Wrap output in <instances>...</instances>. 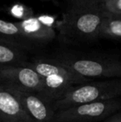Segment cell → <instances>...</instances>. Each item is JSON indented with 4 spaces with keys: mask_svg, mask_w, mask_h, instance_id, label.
<instances>
[{
    "mask_svg": "<svg viewBox=\"0 0 121 122\" xmlns=\"http://www.w3.org/2000/svg\"><path fill=\"white\" fill-rule=\"evenodd\" d=\"M0 40L13 44L23 51L34 48L35 45L23 33L17 23H10L0 19Z\"/></svg>",
    "mask_w": 121,
    "mask_h": 122,
    "instance_id": "obj_10",
    "label": "cell"
},
{
    "mask_svg": "<svg viewBox=\"0 0 121 122\" xmlns=\"http://www.w3.org/2000/svg\"><path fill=\"white\" fill-rule=\"evenodd\" d=\"M0 85L40 95L43 91V77L25 65L5 66L0 68Z\"/></svg>",
    "mask_w": 121,
    "mask_h": 122,
    "instance_id": "obj_5",
    "label": "cell"
},
{
    "mask_svg": "<svg viewBox=\"0 0 121 122\" xmlns=\"http://www.w3.org/2000/svg\"><path fill=\"white\" fill-rule=\"evenodd\" d=\"M121 110V99L95 101L60 110L56 112L55 122H94L107 119Z\"/></svg>",
    "mask_w": 121,
    "mask_h": 122,
    "instance_id": "obj_4",
    "label": "cell"
},
{
    "mask_svg": "<svg viewBox=\"0 0 121 122\" xmlns=\"http://www.w3.org/2000/svg\"><path fill=\"white\" fill-rule=\"evenodd\" d=\"M0 122H32L13 94L0 85Z\"/></svg>",
    "mask_w": 121,
    "mask_h": 122,
    "instance_id": "obj_8",
    "label": "cell"
},
{
    "mask_svg": "<svg viewBox=\"0 0 121 122\" xmlns=\"http://www.w3.org/2000/svg\"><path fill=\"white\" fill-rule=\"evenodd\" d=\"M8 13L13 18H18L20 21H23L33 17V11L29 7L23 3H15L8 8Z\"/></svg>",
    "mask_w": 121,
    "mask_h": 122,
    "instance_id": "obj_14",
    "label": "cell"
},
{
    "mask_svg": "<svg viewBox=\"0 0 121 122\" xmlns=\"http://www.w3.org/2000/svg\"><path fill=\"white\" fill-rule=\"evenodd\" d=\"M53 122H55V121H53Z\"/></svg>",
    "mask_w": 121,
    "mask_h": 122,
    "instance_id": "obj_19",
    "label": "cell"
},
{
    "mask_svg": "<svg viewBox=\"0 0 121 122\" xmlns=\"http://www.w3.org/2000/svg\"><path fill=\"white\" fill-rule=\"evenodd\" d=\"M109 13L100 8L91 10H71L63 14L56 28L64 40L85 42L99 38L100 29Z\"/></svg>",
    "mask_w": 121,
    "mask_h": 122,
    "instance_id": "obj_1",
    "label": "cell"
},
{
    "mask_svg": "<svg viewBox=\"0 0 121 122\" xmlns=\"http://www.w3.org/2000/svg\"><path fill=\"white\" fill-rule=\"evenodd\" d=\"M37 18L42 23L48 26V27H53V28H56V27H57V24H55V18H54V17L48 16V15H42V16L37 17Z\"/></svg>",
    "mask_w": 121,
    "mask_h": 122,
    "instance_id": "obj_16",
    "label": "cell"
},
{
    "mask_svg": "<svg viewBox=\"0 0 121 122\" xmlns=\"http://www.w3.org/2000/svg\"><path fill=\"white\" fill-rule=\"evenodd\" d=\"M91 79L86 78L76 73L55 74L43 77V91L40 96L47 102L53 104L61 99L71 86L91 81Z\"/></svg>",
    "mask_w": 121,
    "mask_h": 122,
    "instance_id": "obj_7",
    "label": "cell"
},
{
    "mask_svg": "<svg viewBox=\"0 0 121 122\" xmlns=\"http://www.w3.org/2000/svg\"><path fill=\"white\" fill-rule=\"evenodd\" d=\"M24 36L35 46L52 42L56 37V31L53 27L42 23L37 17H32L17 23Z\"/></svg>",
    "mask_w": 121,
    "mask_h": 122,
    "instance_id": "obj_9",
    "label": "cell"
},
{
    "mask_svg": "<svg viewBox=\"0 0 121 122\" xmlns=\"http://www.w3.org/2000/svg\"><path fill=\"white\" fill-rule=\"evenodd\" d=\"M103 7L109 13L121 16V0H105Z\"/></svg>",
    "mask_w": 121,
    "mask_h": 122,
    "instance_id": "obj_15",
    "label": "cell"
},
{
    "mask_svg": "<svg viewBox=\"0 0 121 122\" xmlns=\"http://www.w3.org/2000/svg\"><path fill=\"white\" fill-rule=\"evenodd\" d=\"M27 61L26 51L9 42L0 40V68L23 65Z\"/></svg>",
    "mask_w": 121,
    "mask_h": 122,
    "instance_id": "obj_11",
    "label": "cell"
},
{
    "mask_svg": "<svg viewBox=\"0 0 121 122\" xmlns=\"http://www.w3.org/2000/svg\"><path fill=\"white\" fill-rule=\"evenodd\" d=\"M71 10H91L103 8L105 0H66Z\"/></svg>",
    "mask_w": 121,
    "mask_h": 122,
    "instance_id": "obj_13",
    "label": "cell"
},
{
    "mask_svg": "<svg viewBox=\"0 0 121 122\" xmlns=\"http://www.w3.org/2000/svg\"><path fill=\"white\" fill-rule=\"evenodd\" d=\"M99 38L121 40V16L109 13L101 27Z\"/></svg>",
    "mask_w": 121,
    "mask_h": 122,
    "instance_id": "obj_12",
    "label": "cell"
},
{
    "mask_svg": "<svg viewBox=\"0 0 121 122\" xmlns=\"http://www.w3.org/2000/svg\"></svg>",
    "mask_w": 121,
    "mask_h": 122,
    "instance_id": "obj_18",
    "label": "cell"
},
{
    "mask_svg": "<svg viewBox=\"0 0 121 122\" xmlns=\"http://www.w3.org/2000/svg\"><path fill=\"white\" fill-rule=\"evenodd\" d=\"M6 87V86H5ZM16 97L32 122H53L57 111L39 94L6 87Z\"/></svg>",
    "mask_w": 121,
    "mask_h": 122,
    "instance_id": "obj_6",
    "label": "cell"
},
{
    "mask_svg": "<svg viewBox=\"0 0 121 122\" xmlns=\"http://www.w3.org/2000/svg\"><path fill=\"white\" fill-rule=\"evenodd\" d=\"M104 122H121V110L105 119Z\"/></svg>",
    "mask_w": 121,
    "mask_h": 122,
    "instance_id": "obj_17",
    "label": "cell"
},
{
    "mask_svg": "<svg viewBox=\"0 0 121 122\" xmlns=\"http://www.w3.org/2000/svg\"><path fill=\"white\" fill-rule=\"evenodd\" d=\"M70 71L86 78H121V61L63 54L52 58Z\"/></svg>",
    "mask_w": 121,
    "mask_h": 122,
    "instance_id": "obj_3",
    "label": "cell"
},
{
    "mask_svg": "<svg viewBox=\"0 0 121 122\" xmlns=\"http://www.w3.org/2000/svg\"><path fill=\"white\" fill-rule=\"evenodd\" d=\"M121 97V78L91 81L71 86L61 99L52 104L56 111L78 105Z\"/></svg>",
    "mask_w": 121,
    "mask_h": 122,
    "instance_id": "obj_2",
    "label": "cell"
}]
</instances>
